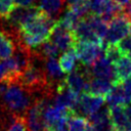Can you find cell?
I'll list each match as a JSON object with an SVG mask.
<instances>
[{"label":"cell","mask_w":131,"mask_h":131,"mask_svg":"<svg viewBox=\"0 0 131 131\" xmlns=\"http://www.w3.org/2000/svg\"><path fill=\"white\" fill-rule=\"evenodd\" d=\"M56 21L44 11H41L36 17L17 29L18 39L29 48L35 49L49 39Z\"/></svg>","instance_id":"cell-1"},{"label":"cell","mask_w":131,"mask_h":131,"mask_svg":"<svg viewBox=\"0 0 131 131\" xmlns=\"http://www.w3.org/2000/svg\"><path fill=\"white\" fill-rule=\"evenodd\" d=\"M33 94L18 84L8 85L6 91L1 97L2 110L15 115H25L31 103Z\"/></svg>","instance_id":"cell-2"},{"label":"cell","mask_w":131,"mask_h":131,"mask_svg":"<svg viewBox=\"0 0 131 131\" xmlns=\"http://www.w3.org/2000/svg\"><path fill=\"white\" fill-rule=\"evenodd\" d=\"M131 30V17L123 10L107 23V30L103 39L104 45H117Z\"/></svg>","instance_id":"cell-3"},{"label":"cell","mask_w":131,"mask_h":131,"mask_svg":"<svg viewBox=\"0 0 131 131\" xmlns=\"http://www.w3.org/2000/svg\"><path fill=\"white\" fill-rule=\"evenodd\" d=\"M103 44L89 42V41H77L74 45V49L77 55V59L80 63L86 67H91L101 56H103Z\"/></svg>","instance_id":"cell-4"},{"label":"cell","mask_w":131,"mask_h":131,"mask_svg":"<svg viewBox=\"0 0 131 131\" xmlns=\"http://www.w3.org/2000/svg\"><path fill=\"white\" fill-rule=\"evenodd\" d=\"M42 10L38 5H33L29 7H13L9 14L4 18L8 29L17 31V29L36 17Z\"/></svg>","instance_id":"cell-5"},{"label":"cell","mask_w":131,"mask_h":131,"mask_svg":"<svg viewBox=\"0 0 131 131\" xmlns=\"http://www.w3.org/2000/svg\"><path fill=\"white\" fill-rule=\"evenodd\" d=\"M91 77L90 68L80 63L75 66L73 71L68 73V75L64 77V83L74 93L79 95L84 90L86 83Z\"/></svg>","instance_id":"cell-6"},{"label":"cell","mask_w":131,"mask_h":131,"mask_svg":"<svg viewBox=\"0 0 131 131\" xmlns=\"http://www.w3.org/2000/svg\"><path fill=\"white\" fill-rule=\"evenodd\" d=\"M104 100L105 98L102 96L91 95L84 92L83 94L79 95L77 103L72 108V112L75 116L87 117L100 110L102 104L104 103Z\"/></svg>","instance_id":"cell-7"},{"label":"cell","mask_w":131,"mask_h":131,"mask_svg":"<svg viewBox=\"0 0 131 131\" xmlns=\"http://www.w3.org/2000/svg\"><path fill=\"white\" fill-rule=\"evenodd\" d=\"M48 40H50L59 49V51H66L73 48L77 42L73 32L60 26L58 21H56L54 25Z\"/></svg>","instance_id":"cell-8"},{"label":"cell","mask_w":131,"mask_h":131,"mask_svg":"<svg viewBox=\"0 0 131 131\" xmlns=\"http://www.w3.org/2000/svg\"><path fill=\"white\" fill-rule=\"evenodd\" d=\"M72 32L77 41H89V42H95V43L104 45L103 41L99 39L98 36L95 34L86 15H84L78 20L77 25L72 30Z\"/></svg>","instance_id":"cell-9"},{"label":"cell","mask_w":131,"mask_h":131,"mask_svg":"<svg viewBox=\"0 0 131 131\" xmlns=\"http://www.w3.org/2000/svg\"><path fill=\"white\" fill-rule=\"evenodd\" d=\"M17 40V31L0 28V60L8 58L14 53Z\"/></svg>","instance_id":"cell-10"},{"label":"cell","mask_w":131,"mask_h":131,"mask_svg":"<svg viewBox=\"0 0 131 131\" xmlns=\"http://www.w3.org/2000/svg\"><path fill=\"white\" fill-rule=\"evenodd\" d=\"M19 75L20 71L13 56L0 61V83H4L7 85L16 84Z\"/></svg>","instance_id":"cell-11"},{"label":"cell","mask_w":131,"mask_h":131,"mask_svg":"<svg viewBox=\"0 0 131 131\" xmlns=\"http://www.w3.org/2000/svg\"><path fill=\"white\" fill-rule=\"evenodd\" d=\"M90 73L92 77L102 78V79L113 82L114 85L116 84L114 63L107 58H105L104 56H101L97 61H95L90 67Z\"/></svg>","instance_id":"cell-12"},{"label":"cell","mask_w":131,"mask_h":131,"mask_svg":"<svg viewBox=\"0 0 131 131\" xmlns=\"http://www.w3.org/2000/svg\"><path fill=\"white\" fill-rule=\"evenodd\" d=\"M113 86H114V83L108 80H105L102 78L91 77L90 80L86 83L83 91L91 95L102 96L105 98L106 95L111 92Z\"/></svg>","instance_id":"cell-13"},{"label":"cell","mask_w":131,"mask_h":131,"mask_svg":"<svg viewBox=\"0 0 131 131\" xmlns=\"http://www.w3.org/2000/svg\"><path fill=\"white\" fill-rule=\"evenodd\" d=\"M43 66H44V70L46 73L48 83L52 87L56 88V86L64 79L63 72L60 70L58 62L56 61L55 57H49V58L44 59Z\"/></svg>","instance_id":"cell-14"},{"label":"cell","mask_w":131,"mask_h":131,"mask_svg":"<svg viewBox=\"0 0 131 131\" xmlns=\"http://www.w3.org/2000/svg\"><path fill=\"white\" fill-rule=\"evenodd\" d=\"M116 84L123 83L129 77H131V54L121 55L114 61Z\"/></svg>","instance_id":"cell-15"},{"label":"cell","mask_w":131,"mask_h":131,"mask_svg":"<svg viewBox=\"0 0 131 131\" xmlns=\"http://www.w3.org/2000/svg\"><path fill=\"white\" fill-rule=\"evenodd\" d=\"M110 118L115 131H131V127L127 121L124 105H116L108 107Z\"/></svg>","instance_id":"cell-16"},{"label":"cell","mask_w":131,"mask_h":131,"mask_svg":"<svg viewBox=\"0 0 131 131\" xmlns=\"http://www.w3.org/2000/svg\"><path fill=\"white\" fill-rule=\"evenodd\" d=\"M67 0H39V8L47 15L57 20L59 14H61L64 3Z\"/></svg>","instance_id":"cell-17"},{"label":"cell","mask_w":131,"mask_h":131,"mask_svg":"<svg viewBox=\"0 0 131 131\" xmlns=\"http://www.w3.org/2000/svg\"><path fill=\"white\" fill-rule=\"evenodd\" d=\"M76 59H77V55L74 48H70L66 50L58 59V64L60 70L66 74L73 71V69L76 66Z\"/></svg>","instance_id":"cell-18"},{"label":"cell","mask_w":131,"mask_h":131,"mask_svg":"<svg viewBox=\"0 0 131 131\" xmlns=\"http://www.w3.org/2000/svg\"><path fill=\"white\" fill-rule=\"evenodd\" d=\"M108 107L116 106V105H125L126 100L124 96V91L122 87V83L120 84H115L111 90V92L106 95L105 97Z\"/></svg>","instance_id":"cell-19"},{"label":"cell","mask_w":131,"mask_h":131,"mask_svg":"<svg viewBox=\"0 0 131 131\" xmlns=\"http://www.w3.org/2000/svg\"><path fill=\"white\" fill-rule=\"evenodd\" d=\"M67 8L74 11L78 16H84L90 11L91 0H67Z\"/></svg>","instance_id":"cell-20"},{"label":"cell","mask_w":131,"mask_h":131,"mask_svg":"<svg viewBox=\"0 0 131 131\" xmlns=\"http://www.w3.org/2000/svg\"><path fill=\"white\" fill-rule=\"evenodd\" d=\"M34 51L43 59L49 57H56L59 53V49L50 40H47L44 43H42L40 46L35 48Z\"/></svg>","instance_id":"cell-21"},{"label":"cell","mask_w":131,"mask_h":131,"mask_svg":"<svg viewBox=\"0 0 131 131\" xmlns=\"http://www.w3.org/2000/svg\"><path fill=\"white\" fill-rule=\"evenodd\" d=\"M79 17H80V16H78L74 11H72V10H70V9L67 8L64 14H63L59 19H57V21H58V24H59L60 26H62L63 28H66V29L72 31V30L75 28V26L77 25L78 20L80 19Z\"/></svg>","instance_id":"cell-22"},{"label":"cell","mask_w":131,"mask_h":131,"mask_svg":"<svg viewBox=\"0 0 131 131\" xmlns=\"http://www.w3.org/2000/svg\"><path fill=\"white\" fill-rule=\"evenodd\" d=\"M87 124L88 121L84 117L75 115L69 117V131H84Z\"/></svg>","instance_id":"cell-23"},{"label":"cell","mask_w":131,"mask_h":131,"mask_svg":"<svg viewBox=\"0 0 131 131\" xmlns=\"http://www.w3.org/2000/svg\"><path fill=\"white\" fill-rule=\"evenodd\" d=\"M6 131H28L25 117L23 115L12 114L11 121H10Z\"/></svg>","instance_id":"cell-24"},{"label":"cell","mask_w":131,"mask_h":131,"mask_svg":"<svg viewBox=\"0 0 131 131\" xmlns=\"http://www.w3.org/2000/svg\"><path fill=\"white\" fill-rule=\"evenodd\" d=\"M117 47H118V50L121 53V55L131 54V34L129 33L126 37H124L117 44Z\"/></svg>","instance_id":"cell-25"},{"label":"cell","mask_w":131,"mask_h":131,"mask_svg":"<svg viewBox=\"0 0 131 131\" xmlns=\"http://www.w3.org/2000/svg\"><path fill=\"white\" fill-rule=\"evenodd\" d=\"M71 115H74L73 112L67 116H63L61 118H59L56 123L53 125L52 129L55 131H69V117Z\"/></svg>","instance_id":"cell-26"},{"label":"cell","mask_w":131,"mask_h":131,"mask_svg":"<svg viewBox=\"0 0 131 131\" xmlns=\"http://www.w3.org/2000/svg\"><path fill=\"white\" fill-rule=\"evenodd\" d=\"M13 7V0H0V18H5Z\"/></svg>","instance_id":"cell-27"},{"label":"cell","mask_w":131,"mask_h":131,"mask_svg":"<svg viewBox=\"0 0 131 131\" xmlns=\"http://www.w3.org/2000/svg\"><path fill=\"white\" fill-rule=\"evenodd\" d=\"M38 0H13V6L14 7H29L37 4Z\"/></svg>","instance_id":"cell-28"},{"label":"cell","mask_w":131,"mask_h":131,"mask_svg":"<svg viewBox=\"0 0 131 131\" xmlns=\"http://www.w3.org/2000/svg\"><path fill=\"white\" fill-rule=\"evenodd\" d=\"M124 111H125V115L127 118V121L131 127V102L128 103L127 105H124Z\"/></svg>","instance_id":"cell-29"},{"label":"cell","mask_w":131,"mask_h":131,"mask_svg":"<svg viewBox=\"0 0 131 131\" xmlns=\"http://www.w3.org/2000/svg\"><path fill=\"white\" fill-rule=\"evenodd\" d=\"M115 2H117L119 5H121V6H123V7H125L126 5H128L130 2H131V0H114Z\"/></svg>","instance_id":"cell-30"},{"label":"cell","mask_w":131,"mask_h":131,"mask_svg":"<svg viewBox=\"0 0 131 131\" xmlns=\"http://www.w3.org/2000/svg\"><path fill=\"white\" fill-rule=\"evenodd\" d=\"M84 131H96V130H95V128H94V126H93V125H91V124H89V123H88Z\"/></svg>","instance_id":"cell-31"},{"label":"cell","mask_w":131,"mask_h":131,"mask_svg":"<svg viewBox=\"0 0 131 131\" xmlns=\"http://www.w3.org/2000/svg\"><path fill=\"white\" fill-rule=\"evenodd\" d=\"M44 131H55V130H53L52 128H46Z\"/></svg>","instance_id":"cell-32"},{"label":"cell","mask_w":131,"mask_h":131,"mask_svg":"<svg viewBox=\"0 0 131 131\" xmlns=\"http://www.w3.org/2000/svg\"><path fill=\"white\" fill-rule=\"evenodd\" d=\"M130 17H131V14H130Z\"/></svg>","instance_id":"cell-33"}]
</instances>
